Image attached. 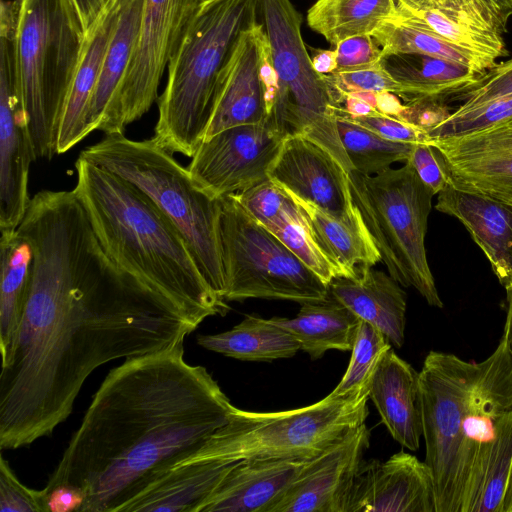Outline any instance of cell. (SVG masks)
<instances>
[{
  "label": "cell",
  "mask_w": 512,
  "mask_h": 512,
  "mask_svg": "<svg viewBox=\"0 0 512 512\" xmlns=\"http://www.w3.org/2000/svg\"><path fill=\"white\" fill-rule=\"evenodd\" d=\"M143 0H125L109 41L87 115V130H107L138 41Z\"/></svg>",
  "instance_id": "obj_26"
},
{
  "label": "cell",
  "mask_w": 512,
  "mask_h": 512,
  "mask_svg": "<svg viewBox=\"0 0 512 512\" xmlns=\"http://www.w3.org/2000/svg\"><path fill=\"white\" fill-rule=\"evenodd\" d=\"M429 143L441 155H475L512 150V120L482 131L431 140Z\"/></svg>",
  "instance_id": "obj_41"
},
{
  "label": "cell",
  "mask_w": 512,
  "mask_h": 512,
  "mask_svg": "<svg viewBox=\"0 0 512 512\" xmlns=\"http://www.w3.org/2000/svg\"><path fill=\"white\" fill-rule=\"evenodd\" d=\"M313 68L320 75L331 74L337 69V55L335 48L332 50H313L311 57Z\"/></svg>",
  "instance_id": "obj_49"
},
{
  "label": "cell",
  "mask_w": 512,
  "mask_h": 512,
  "mask_svg": "<svg viewBox=\"0 0 512 512\" xmlns=\"http://www.w3.org/2000/svg\"><path fill=\"white\" fill-rule=\"evenodd\" d=\"M330 294L360 320L378 328L397 348L404 343L406 294L386 273L370 268L354 278L336 277Z\"/></svg>",
  "instance_id": "obj_25"
},
{
  "label": "cell",
  "mask_w": 512,
  "mask_h": 512,
  "mask_svg": "<svg viewBox=\"0 0 512 512\" xmlns=\"http://www.w3.org/2000/svg\"><path fill=\"white\" fill-rule=\"evenodd\" d=\"M336 71L367 68L381 61L382 51L371 35L347 38L335 46Z\"/></svg>",
  "instance_id": "obj_46"
},
{
  "label": "cell",
  "mask_w": 512,
  "mask_h": 512,
  "mask_svg": "<svg viewBox=\"0 0 512 512\" xmlns=\"http://www.w3.org/2000/svg\"><path fill=\"white\" fill-rule=\"evenodd\" d=\"M216 1H219V0H201L200 6H206V5L216 2Z\"/></svg>",
  "instance_id": "obj_53"
},
{
  "label": "cell",
  "mask_w": 512,
  "mask_h": 512,
  "mask_svg": "<svg viewBox=\"0 0 512 512\" xmlns=\"http://www.w3.org/2000/svg\"><path fill=\"white\" fill-rule=\"evenodd\" d=\"M346 512H436L430 468L404 451L386 461H363Z\"/></svg>",
  "instance_id": "obj_18"
},
{
  "label": "cell",
  "mask_w": 512,
  "mask_h": 512,
  "mask_svg": "<svg viewBox=\"0 0 512 512\" xmlns=\"http://www.w3.org/2000/svg\"><path fill=\"white\" fill-rule=\"evenodd\" d=\"M512 119V96L446 115L425 131L431 140L458 137L488 129Z\"/></svg>",
  "instance_id": "obj_38"
},
{
  "label": "cell",
  "mask_w": 512,
  "mask_h": 512,
  "mask_svg": "<svg viewBox=\"0 0 512 512\" xmlns=\"http://www.w3.org/2000/svg\"><path fill=\"white\" fill-rule=\"evenodd\" d=\"M381 62L404 87L408 102L455 94L483 75L460 63L423 54H391L383 56Z\"/></svg>",
  "instance_id": "obj_29"
},
{
  "label": "cell",
  "mask_w": 512,
  "mask_h": 512,
  "mask_svg": "<svg viewBox=\"0 0 512 512\" xmlns=\"http://www.w3.org/2000/svg\"><path fill=\"white\" fill-rule=\"evenodd\" d=\"M512 120V119H511ZM510 121V120H509Z\"/></svg>",
  "instance_id": "obj_54"
},
{
  "label": "cell",
  "mask_w": 512,
  "mask_h": 512,
  "mask_svg": "<svg viewBox=\"0 0 512 512\" xmlns=\"http://www.w3.org/2000/svg\"><path fill=\"white\" fill-rule=\"evenodd\" d=\"M369 398L394 440L416 451L423 436L419 373L392 348L371 380Z\"/></svg>",
  "instance_id": "obj_23"
},
{
  "label": "cell",
  "mask_w": 512,
  "mask_h": 512,
  "mask_svg": "<svg viewBox=\"0 0 512 512\" xmlns=\"http://www.w3.org/2000/svg\"><path fill=\"white\" fill-rule=\"evenodd\" d=\"M219 234L225 301L249 298L318 302L329 286L257 222L233 194L220 198Z\"/></svg>",
  "instance_id": "obj_10"
},
{
  "label": "cell",
  "mask_w": 512,
  "mask_h": 512,
  "mask_svg": "<svg viewBox=\"0 0 512 512\" xmlns=\"http://www.w3.org/2000/svg\"><path fill=\"white\" fill-rule=\"evenodd\" d=\"M13 1L15 85L35 160L51 159L86 31L73 0Z\"/></svg>",
  "instance_id": "obj_5"
},
{
  "label": "cell",
  "mask_w": 512,
  "mask_h": 512,
  "mask_svg": "<svg viewBox=\"0 0 512 512\" xmlns=\"http://www.w3.org/2000/svg\"><path fill=\"white\" fill-rule=\"evenodd\" d=\"M382 51L391 54H423L468 66L479 74L487 70L481 61L466 50L437 35L406 14L396 2L394 13L371 34Z\"/></svg>",
  "instance_id": "obj_32"
},
{
  "label": "cell",
  "mask_w": 512,
  "mask_h": 512,
  "mask_svg": "<svg viewBox=\"0 0 512 512\" xmlns=\"http://www.w3.org/2000/svg\"><path fill=\"white\" fill-rule=\"evenodd\" d=\"M512 464V409L496 422L492 438L476 452L461 512H502Z\"/></svg>",
  "instance_id": "obj_28"
},
{
  "label": "cell",
  "mask_w": 512,
  "mask_h": 512,
  "mask_svg": "<svg viewBox=\"0 0 512 512\" xmlns=\"http://www.w3.org/2000/svg\"><path fill=\"white\" fill-rule=\"evenodd\" d=\"M324 79L329 86L336 107L340 96L347 93L390 92L406 99L404 87L388 73L381 61L367 68L335 71L324 75Z\"/></svg>",
  "instance_id": "obj_39"
},
{
  "label": "cell",
  "mask_w": 512,
  "mask_h": 512,
  "mask_svg": "<svg viewBox=\"0 0 512 512\" xmlns=\"http://www.w3.org/2000/svg\"><path fill=\"white\" fill-rule=\"evenodd\" d=\"M502 512H512V464L504 495Z\"/></svg>",
  "instance_id": "obj_52"
},
{
  "label": "cell",
  "mask_w": 512,
  "mask_h": 512,
  "mask_svg": "<svg viewBox=\"0 0 512 512\" xmlns=\"http://www.w3.org/2000/svg\"><path fill=\"white\" fill-rule=\"evenodd\" d=\"M309 459L241 460L201 512H272Z\"/></svg>",
  "instance_id": "obj_21"
},
{
  "label": "cell",
  "mask_w": 512,
  "mask_h": 512,
  "mask_svg": "<svg viewBox=\"0 0 512 512\" xmlns=\"http://www.w3.org/2000/svg\"><path fill=\"white\" fill-rule=\"evenodd\" d=\"M389 349L388 338L374 325L360 320L347 370L332 392L345 395L370 389L378 365Z\"/></svg>",
  "instance_id": "obj_36"
},
{
  "label": "cell",
  "mask_w": 512,
  "mask_h": 512,
  "mask_svg": "<svg viewBox=\"0 0 512 512\" xmlns=\"http://www.w3.org/2000/svg\"><path fill=\"white\" fill-rule=\"evenodd\" d=\"M481 362L431 351L419 372L425 463L431 470L436 512H461L469 477L464 419Z\"/></svg>",
  "instance_id": "obj_11"
},
{
  "label": "cell",
  "mask_w": 512,
  "mask_h": 512,
  "mask_svg": "<svg viewBox=\"0 0 512 512\" xmlns=\"http://www.w3.org/2000/svg\"><path fill=\"white\" fill-rule=\"evenodd\" d=\"M270 232L328 286L334 278L340 277L337 269L311 237L302 214L299 218L290 220Z\"/></svg>",
  "instance_id": "obj_40"
},
{
  "label": "cell",
  "mask_w": 512,
  "mask_h": 512,
  "mask_svg": "<svg viewBox=\"0 0 512 512\" xmlns=\"http://www.w3.org/2000/svg\"><path fill=\"white\" fill-rule=\"evenodd\" d=\"M183 344L125 359L107 374L46 491H79V512H119L228 422L235 406L206 368L185 361Z\"/></svg>",
  "instance_id": "obj_2"
},
{
  "label": "cell",
  "mask_w": 512,
  "mask_h": 512,
  "mask_svg": "<svg viewBox=\"0 0 512 512\" xmlns=\"http://www.w3.org/2000/svg\"><path fill=\"white\" fill-rule=\"evenodd\" d=\"M32 249L31 279L0 374V448L50 435L85 380L112 360L184 343L198 324L118 267L74 191L42 190L17 228Z\"/></svg>",
  "instance_id": "obj_1"
},
{
  "label": "cell",
  "mask_w": 512,
  "mask_h": 512,
  "mask_svg": "<svg viewBox=\"0 0 512 512\" xmlns=\"http://www.w3.org/2000/svg\"><path fill=\"white\" fill-rule=\"evenodd\" d=\"M0 233V348L4 365L10 359L26 302L33 253L17 229Z\"/></svg>",
  "instance_id": "obj_30"
},
{
  "label": "cell",
  "mask_w": 512,
  "mask_h": 512,
  "mask_svg": "<svg viewBox=\"0 0 512 512\" xmlns=\"http://www.w3.org/2000/svg\"><path fill=\"white\" fill-rule=\"evenodd\" d=\"M406 163L414 169L420 180L434 195L450 183L439 152L428 142L415 143Z\"/></svg>",
  "instance_id": "obj_45"
},
{
  "label": "cell",
  "mask_w": 512,
  "mask_h": 512,
  "mask_svg": "<svg viewBox=\"0 0 512 512\" xmlns=\"http://www.w3.org/2000/svg\"><path fill=\"white\" fill-rule=\"evenodd\" d=\"M338 134L353 170L374 175L395 163L406 162L415 143L385 139L344 117H336Z\"/></svg>",
  "instance_id": "obj_35"
},
{
  "label": "cell",
  "mask_w": 512,
  "mask_h": 512,
  "mask_svg": "<svg viewBox=\"0 0 512 512\" xmlns=\"http://www.w3.org/2000/svg\"><path fill=\"white\" fill-rule=\"evenodd\" d=\"M463 111L512 96V59L487 70L473 84L455 93Z\"/></svg>",
  "instance_id": "obj_42"
},
{
  "label": "cell",
  "mask_w": 512,
  "mask_h": 512,
  "mask_svg": "<svg viewBox=\"0 0 512 512\" xmlns=\"http://www.w3.org/2000/svg\"><path fill=\"white\" fill-rule=\"evenodd\" d=\"M409 16L477 57L486 70L508 55L512 0H396Z\"/></svg>",
  "instance_id": "obj_15"
},
{
  "label": "cell",
  "mask_w": 512,
  "mask_h": 512,
  "mask_svg": "<svg viewBox=\"0 0 512 512\" xmlns=\"http://www.w3.org/2000/svg\"><path fill=\"white\" fill-rule=\"evenodd\" d=\"M73 189L110 259L175 303L198 325L227 310L188 242L142 191L79 155Z\"/></svg>",
  "instance_id": "obj_3"
},
{
  "label": "cell",
  "mask_w": 512,
  "mask_h": 512,
  "mask_svg": "<svg viewBox=\"0 0 512 512\" xmlns=\"http://www.w3.org/2000/svg\"><path fill=\"white\" fill-rule=\"evenodd\" d=\"M263 32L264 25L257 19L234 41L218 76L203 140L227 128L266 120L265 89L260 74Z\"/></svg>",
  "instance_id": "obj_19"
},
{
  "label": "cell",
  "mask_w": 512,
  "mask_h": 512,
  "mask_svg": "<svg viewBox=\"0 0 512 512\" xmlns=\"http://www.w3.org/2000/svg\"><path fill=\"white\" fill-rule=\"evenodd\" d=\"M15 22H0V231H15L30 202L28 176L34 149L14 76Z\"/></svg>",
  "instance_id": "obj_14"
},
{
  "label": "cell",
  "mask_w": 512,
  "mask_h": 512,
  "mask_svg": "<svg viewBox=\"0 0 512 512\" xmlns=\"http://www.w3.org/2000/svg\"><path fill=\"white\" fill-rule=\"evenodd\" d=\"M46 494L48 512H79L84 501L79 491L66 486H58Z\"/></svg>",
  "instance_id": "obj_47"
},
{
  "label": "cell",
  "mask_w": 512,
  "mask_h": 512,
  "mask_svg": "<svg viewBox=\"0 0 512 512\" xmlns=\"http://www.w3.org/2000/svg\"><path fill=\"white\" fill-rule=\"evenodd\" d=\"M80 156L146 194L182 233L206 280L224 300L220 199L200 190L188 169L153 138L137 141L122 132L108 133Z\"/></svg>",
  "instance_id": "obj_6"
},
{
  "label": "cell",
  "mask_w": 512,
  "mask_h": 512,
  "mask_svg": "<svg viewBox=\"0 0 512 512\" xmlns=\"http://www.w3.org/2000/svg\"><path fill=\"white\" fill-rule=\"evenodd\" d=\"M268 178L288 194L345 218L356 209L349 174L325 149L303 136H288Z\"/></svg>",
  "instance_id": "obj_17"
},
{
  "label": "cell",
  "mask_w": 512,
  "mask_h": 512,
  "mask_svg": "<svg viewBox=\"0 0 512 512\" xmlns=\"http://www.w3.org/2000/svg\"><path fill=\"white\" fill-rule=\"evenodd\" d=\"M257 0H219L199 6L168 62L158 102L154 141L192 157L204 139L217 80L242 30L258 19Z\"/></svg>",
  "instance_id": "obj_4"
},
{
  "label": "cell",
  "mask_w": 512,
  "mask_h": 512,
  "mask_svg": "<svg viewBox=\"0 0 512 512\" xmlns=\"http://www.w3.org/2000/svg\"><path fill=\"white\" fill-rule=\"evenodd\" d=\"M197 343L210 351L244 361H272L294 356L298 341L270 319L247 315L231 330L199 335Z\"/></svg>",
  "instance_id": "obj_31"
},
{
  "label": "cell",
  "mask_w": 512,
  "mask_h": 512,
  "mask_svg": "<svg viewBox=\"0 0 512 512\" xmlns=\"http://www.w3.org/2000/svg\"><path fill=\"white\" fill-rule=\"evenodd\" d=\"M396 9V0H316L307 12L309 27L336 46L371 35Z\"/></svg>",
  "instance_id": "obj_33"
},
{
  "label": "cell",
  "mask_w": 512,
  "mask_h": 512,
  "mask_svg": "<svg viewBox=\"0 0 512 512\" xmlns=\"http://www.w3.org/2000/svg\"><path fill=\"white\" fill-rule=\"evenodd\" d=\"M506 292L508 300V310L504 326V333L501 340L504 342L506 350L512 360V287Z\"/></svg>",
  "instance_id": "obj_51"
},
{
  "label": "cell",
  "mask_w": 512,
  "mask_h": 512,
  "mask_svg": "<svg viewBox=\"0 0 512 512\" xmlns=\"http://www.w3.org/2000/svg\"><path fill=\"white\" fill-rule=\"evenodd\" d=\"M0 511L48 512L47 494L44 488L35 490L26 487L2 455L0 458Z\"/></svg>",
  "instance_id": "obj_43"
},
{
  "label": "cell",
  "mask_w": 512,
  "mask_h": 512,
  "mask_svg": "<svg viewBox=\"0 0 512 512\" xmlns=\"http://www.w3.org/2000/svg\"><path fill=\"white\" fill-rule=\"evenodd\" d=\"M285 138L267 119L227 128L201 142L187 169L208 196L237 194L268 179Z\"/></svg>",
  "instance_id": "obj_13"
},
{
  "label": "cell",
  "mask_w": 512,
  "mask_h": 512,
  "mask_svg": "<svg viewBox=\"0 0 512 512\" xmlns=\"http://www.w3.org/2000/svg\"><path fill=\"white\" fill-rule=\"evenodd\" d=\"M369 389L331 392L320 401L278 412H250L234 407L228 422L205 446L220 460L313 458L351 429L365 423Z\"/></svg>",
  "instance_id": "obj_8"
},
{
  "label": "cell",
  "mask_w": 512,
  "mask_h": 512,
  "mask_svg": "<svg viewBox=\"0 0 512 512\" xmlns=\"http://www.w3.org/2000/svg\"><path fill=\"white\" fill-rule=\"evenodd\" d=\"M270 321L289 332L312 360L330 349H352L360 319L329 292L326 300L305 302L294 318L273 317Z\"/></svg>",
  "instance_id": "obj_27"
},
{
  "label": "cell",
  "mask_w": 512,
  "mask_h": 512,
  "mask_svg": "<svg viewBox=\"0 0 512 512\" xmlns=\"http://www.w3.org/2000/svg\"><path fill=\"white\" fill-rule=\"evenodd\" d=\"M348 174L353 202L389 275L415 288L429 305L442 308L425 248L433 192L406 162L374 175L355 170Z\"/></svg>",
  "instance_id": "obj_7"
},
{
  "label": "cell",
  "mask_w": 512,
  "mask_h": 512,
  "mask_svg": "<svg viewBox=\"0 0 512 512\" xmlns=\"http://www.w3.org/2000/svg\"><path fill=\"white\" fill-rule=\"evenodd\" d=\"M337 116L349 119L391 141L402 143H429V137L424 129L381 112L366 116H350L336 107L335 117Z\"/></svg>",
  "instance_id": "obj_44"
},
{
  "label": "cell",
  "mask_w": 512,
  "mask_h": 512,
  "mask_svg": "<svg viewBox=\"0 0 512 512\" xmlns=\"http://www.w3.org/2000/svg\"><path fill=\"white\" fill-rule=\"evenodd\" d=\"M399 96L390 92H382L376 94V108L379 112L390 116L398 117L403 111V105Z\"/></svg>",
  "instance_id": "obj_50"
},
{
  "label": "cell",
  "mask_w": 512,
  "mask_h": 512,
  "mask_svg": "<svg viewBox=\"0 0 512 512\" xmlns=\"http://www.w3.org/2000/svg\"><path fill=\"white\" fill-rule=\"evenodd\" d=\"M85 31L96 20L107 0H73Z\"/></svg>",
  "instance_id": "obj_48"
},
{
  "label": "cell",
  "mask_w": 512,
  "mask_h": 512,
  "mask_svg": "<svg viewBox=\"0 0 512 512\" xmlns=\"http://www.w3.org/2000/svg\"><path fill=\"white\" fill-rule=\"evenodd\" d=\"M435 209L459 220L489 260L500 284L512 287V204L450 183L437 194Z\"/></svg>",
  "instance_id": "obj_20"
},
{
  "label": "cell",
  "mask_w": 512,
  "mask_h": 512,
  "mask_svg": "<svg viewBox=\"0 0 512 512\" xmlns=\"http://www.w3.org/2000/svg\"><path fill=\"white\" fill-rule=\"evenodd\" d=\"M369 442L370 431L363 423L309 459L272 512H346Z\"/></svg>",
  "instance_id": "obj_16"
},
{
  "label": "cell",
  "mask_w": 512,
  "mask_h": 512,
  "mask_svg": "<svg viewBox=\"0 0 512 512\" xmlns=\"http://www.w3.org/2000/svg\"><path fill=\"white\" fill-rule=\"evenodd\" d=\"M440 156L454 186L512 204V150Z\"/></svg>",
  "instance_id": "obj_34"
},
{
  "label": "cell",
  "mask_w": 512,
  "mask_h": 512,
  "mask_svg": "<svg viewBox=\"0 0 512 512\" xmlns=\"http://www.w3.org/2000/svg\"><path fill=\"white\" fill-rule=\"evenodd\" d=\"M279 88L267 120L285 137L303 136L334 157L349 173L329 86L315 71L301 34L302 16L291 0H257Z\"/></svg>",
  "instance_id": "obj_9"
},
{
  "label": "cell",
  "mask_w": 512,
  "mask_h": 512,
  "mask_svg": "<svg viewBox=\"0 0 512 512\" xmlns=\"http://www.w3.org/2000/svg\"><path fill=\"white\" fill-rule=\"evenodd\" d=\"M233 195L244 209L269 231L301 216L292 196L269 178Z\"/></svg>",
  "instance_id": "obj_37"
},
{
  "label": "cell",
  "mask_w": 512,
  "mask_h": 512,
  "mask_svg": "<svg viewBox=\"0 0 512 512\" xmlns=\"http://www.w3.org/2000/svg\"><path fill=\"white\" fill-rule=\"evenodd\" d=\"M201 0H143L137 45L118 92L105 134L122 132L158 97L165 67Z\"/></svg>",
  "instance_id": "obj_12"
},
{
  "label": "cell",
  "mask_w": 512,
  "mask_h": 512,
  "mask_svg": "<svg viewBox=\"0 0 512 512\" xmlns=\"http://www.w3.org/2000/svg\"><path fill=\"white\" fill-rule=\"evenodd\" d=\"M124 1L107 0L96 20L86 30L82 53L59 123L57 154L67 152L89 135V106Z\"/></svg>",
  "instance_id": "obj_22"
},
{
  "label": "cell",
  "mask_w": 512,
  "mask_h": 512,
  "mask_svg": "<svg viewBox=\"0 0 512 512\" xmlns=\"http://www.w3.org/2000/svg\"><path fill=\"white\" fill-rule=\"evenodd\" d=\"M292 198L311 237L340 277H357L381 261L379 250L357 206L350 216L338 218L309 202Z\"/></svg>",
  "instance_id": "obj_24"
}]
</instances>
